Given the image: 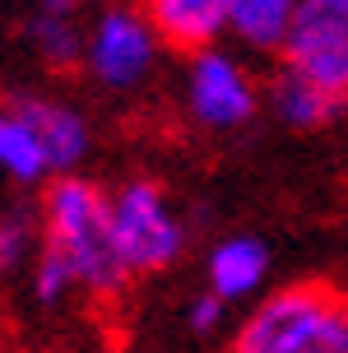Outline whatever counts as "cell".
Segmentation results:
<instances>
[{
	"mask_svg": "<svg viewBox=\"0 0 348 353\" xmlns=\"http://www.w3.org/2000/svg\"><path fill=\"white\" fill-rule=\"evenodd\" d=\"M37 247L65 265L79 293L112 298L130 283L121 256H116V237H112V191H103L98 181L79 172L52 176V186L42 191Z\"/></svg>",
	"mask_w": 348,
	"mask_h": 353,
	"instance_id": "obj_1",
	"label": "cell"
},
{
	"mask_svg": "<svg viewBox=\"0 0 348 353\" xmlns=\"http://www.w3.org/2000/svg\"><path fill=\"white\" fill-rule=\"evenodd\" d=\"M232 353H348V293L330 283L260 293L237 321Z\"/></svg>",
	"mask_w": 348,
	"mask_h": 353,
	"instance_id": "obj_2",
	"label": "cell"
},
{
	"mask_svg": "<svg viewBox=\"0 0 348 353\" xmlns=\"http://www.w3.org/2000/svg\"><path fill=\"white\" fill-rule=\"evenodd\" d=\"M112 237L125 274H158L186 251V219L163 181L130 176L112 191Z\"/></svg>",
	"mask_w": 348,
	"mask_h": 353,
	"instance_id": "obj_3",
	"label": "cell"
},
{
	"mask_svg": "<svg viewBox=\"0 0 348 353\" xmlns=\"http://www.w3.org/2000/svg\"><path fill=\"white\" fill-rule=\"evenodd\" d=\"M163 42L135 5H107L84 28V70L103 88H139L158 65Z\"/></svg>",
	"mask_w": 348,
	"mask_h": 353,
	"instance_id": "obj_4",
	"label": "cell"
},
{
	"mask_svg": "<svg viewBox=\"0 0 348 353\" xmlns=\"http://www.w3.org/2000/svg\"><path fill=\"white\" fill-rule=\"evenodd\" d=\"M260 103L265 88L232 52L209 47L186 61V107L205 130H237L260 112Z\"/></svg>",
	"mask_w": 348,
	"mask_h": 353,
	"instance_id": "obj_5",
	"label": "cell"
},
{
	"mask_svg": "<svg viewBox=\"0 0 348 353\" xmlns=\"http://www.w3.org/2000/svg\"><path fill=\"white\" fill-rule=\"evenodd\" d=\"M278 56V65L348 98V0H302Z\"/></svg>",
	"mask_w": 348,
	"mask_h": 353,
	"instance_id": "obj_6",
	"label": "cell"
},
{
	"mask_svg": "<svg viewBox=\"0 0 348 353\" xmlns=\"http://www.w3.org/2000/svg\"><path fill=\"white\" fill-rule=\"evenodd\" d=\"M19 117L28 121V130L37 135L42 154L52 163V176H70L79 163H84L88 144H93V130H88V117L65 98H52V93H14L10 98Z\"/></svg>",
	"mask_w": 348,
	"mask_h": 353,
	"instance_id": "obj_7",
	"label": "cell"
},
{
	"mask_svg": "<svg viewBox=\"0 0 348 353\" xmlns=\"http://www.w3.org/2000/svg\"><path fill=\"white\" fill-rule=\"evenodd\" d=\"M139 14L149 19L163 47L176 52H209L227 33V0H139Z\"/></svg>",
	"mask_w": 348,
	"mask_h": 353,
	"instance_id": "obj_8",
	"label": "cell"
},
{
	"mask_svg": "<svg viewBox=\"0 0 348 353\" xmlns=\"http://www.w3.org/2000/svg\"><path fill=\"white\" fill-rule=\"evenodd\" d=\"M265 279H269V247H265L260 237H223V242H214L205 261V288L214 293L218 302H251L260 298Z\"/></svg>",
	"mask_w": 348,
	"mask_h": 353,
	"instance_id": "obj_9",
	"label": "cell"
},
{
	"mask_svg": "<svg viewBox=\"0 0 348 353\" xmlns=\"http://www.w3.org/2000/svg\"><path fill=\"white\" fill-rule=\"evenodd\" d=\"M265 107L283 125H293V130H320V125L339 121L348 112V98L325 84H316V79H307V74L288 70V65H278L269 74V84H265Z\"/></svg>",
	"mask_w": 348,
	"mask_h": 353,
	"instance_id": "obj_10",
	"label": "cell"
},
{
	"mask_svg": "<svg viewBox=\"0 0 348 353\" xmlns=\"http://www.w3.org/2000/svg\"><path fill=\"white\" fill-rule=\"evenodd\" d=\"M302 0H227V33L251 52H283Z\"/></svg>",
	"mask_w": 348,
	"mask_h": 353,
	"instance_id": "obj_11",
	"label": "cell"
},
{
	"mask_svg": "<svg viewBox=\"0 0 348 353\" xmlns=\"http://www.w3.org/2000/svg\"><path fill=\"white\" fill-rule=\"evenodd\" d=\"M0 172L10 176V181H19V186L52 181V163L42 154V144H37L28 121L10 103H0Z\"/></svg>",
	"mask_w": 348,
	"mask_h": 353,
	"instance_id": "obj_12",
	"label": "cell"
},
{
	"mask_svg": "<svg viewBox=\"0 0 348 353\" xmlns=\"http://www.w3.org/2000/svg\"><path fill=\"white\" fill-rule=\"evenodd\" d=\"M28 47L52 70L84 65V28H79L74 14H33V23H28Z\"/></svg>",
	"mask_w": 348,
	"mask_h": 353,
	"instance_id": "obj_13",
	"label": "cell"
},
{
	"mask_svg": "<svg viewBox=\"0 0 348 353\" xmlns=\"http://www.w3.org/2000/svg\"><path fill=\"white\" fill-rule=\"evenodd\" d=\"M37 256V219L19 205H0V274H14Z\"/></svg>",
	"mask_w": 348,
	"mask_h": 353,
	"instance_id": "obj_14",
	"label": "cell"
},
{
	"mask_svg": "<svg viewBox=\"0 0 348 353\" xmlns=\"http://www.w3.org/2000/svg\"><path fill=\"white\" fill-rule=\"evenodd\" d=\"M28 288H33L37 307H61V302H70V293H79L74 279H70V270L42 247H37L33 265H28Z\"/></svg>",
	"mask_w": 348,
	"mask_h": 353,
	"instance_id": "obj_15",
	"label": "cell"
},
{
	"mask_svg": "<svg viewBox=\"0 0 348 353\" xmlns=\"http://www.w3.org/2000/svg\"><path fill=\"white\" fill-rule=\"evenodd\" d=\"M223 321H227V302H218L209 288L186 302V325H191V335H218Z\"/></svg>",
	"mask_w": 348,
	"mask_h": 353,
	"instance_id": "obj_16",
	"label": "cell"
},
{
	"mask_svg": "<svg viewBox=\"0 0 348 353\" xmlns=\"http://www.w3.org/2000/svg\"><path fill=\"white\" fill-rule=\"evenodd\" d=\"M37 14H74L79 10V0H33Z\"/></svg>",
	"mask_w": 348,
	"mask_h": 353,
	"instance_id": "obj_17",
	"label": "cell"
}]
</instances>
